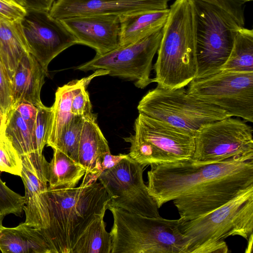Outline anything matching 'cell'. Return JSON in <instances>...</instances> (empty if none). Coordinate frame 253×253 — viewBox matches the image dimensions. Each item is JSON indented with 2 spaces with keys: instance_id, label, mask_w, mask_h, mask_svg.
Segmentation results:
<instances>
[{
  "instance_id": "cell-20",
  "label": "cell",
  "mask_w": 253,
  "mask_h": 253,
  "mask_svg": "<svg viewBox=\"0 0 253 253\" xmlns=\"http://www.w3.org/2000/svg\"><path fill=\"white\" fill-rule=\"evenodd\" d=\"M0 250L3 253H52L40 229L24 222L14 227H1Z\"/></svg>"
},
{
  "instance_id": "cell-1",
  "label": "cell",
  "mask_w": 253,
  "mask_h": 253,
  "mask_svg": "<svg viewBox=\"0 0 253 253\" xmlns=\"http://www.w3.org/2000/svg\"><path fill=\"white\" fill-rule=\"evenodd\" d=\"M150 166L149 195L159 208L173 201L184 220L212 211L253 185V160L244 157L203 165L191 160Z\"/></svg>"
},
{
  "instance_id": "cell-31",
  "label": "cell",
  "mask_w": 253,
  "mask_h": 253,
  "mask_svg": "<svg viewBox=\"0 0 253 253\" xmlns=\"http://www.w3.org/2000/svg\"><path fill=\"white\" fill-rule=\"evenodd\" d=\"M87 86L86 84L83 85L74 94L72 100V113L84 119H96L97 116L93 113L89 94L86 89Z\"/></svg>"
},
{
  "instance_id": "cell-8",
  "label": "cell",
  "mask_w": 253,
  "mask_h": 253,
  "mask_svg": "<svg viewBox=\"0 0 253 253\" xmlns=\"http://www.w3.org/2000/svg\"><path fill=\"white\" fill-rule=\"evenodd\" d=\"M192 0L198 78L220 70L231 53L238 29L243 27L219 7L202 0Z\"/></svg>"
},
{
  "instance_id": "cell-12",
  "label": "cell",
  "mask_w": 253,
  "mask_h": 253,
  "mask_svg": "<svg viewBox=\"0 0 253 253\" xmlns=\"http://www.w3.org/2000/svg\"><path fill=\"white\" fill-rule=\"evenodd\" d=\"M143 168L128 155L102 172L98 179L109 196V206L146 217H159V208L144 183Z\"/></svg>"
},
{
  "instance_id": "cell-36",
  "label": "cell",
  "mask_w": 253,
  "mask_h": 253,
  "mask_svg": "<svg viewBox=\"0 0 253 253\" xmlns=\"http://www.w3.org/2000/svg\"><path fill=\"white\" fill-rule=\"evenodd\" d=\"M27 9L48 11L55 0H23Z\"/></svg>"
},
{
  "instance_id": "cell-10",
  "label": "cell",
  "mask_w": 253,
  "mask_h": 253,
  "mask_svg": "<svg viewBox=\"0 0 253 253\" xmlns=\"http://www.w3.org/2000/svg\"><path fill=\"white\" fill-rule=\"evenodd\" d=\"M187 91L223 109L231 117L253 122V73L220 70L195 78L188 84Z\"/></svg>"
},
{
  "instance_id": "cell-34",
  "label": "cell",
  "mask_w": 253,
  "mask_h": 253,
  "mask_svg": "<svg viewBox=\"0 0 253 253\" xmlns=\"http://www.w3.org/2000/svg\"><path fill=\"white\" fill-rule=\"evenodd\" d=\"M27 8L13 0H0V17L11 21L23 19Z\"/></svg>"
},
{
  "instance_id": "cell-14",
  "label": "cell",
  "mask_w": 253,
  "mask_h": 253,
  "mask_svg": "<svg viewBox=\"0 0 253 253\" xmlns=\"http://www.w3.org/2000/svg\"><path fill=\"white\" fill-rule=\"evenodd\" d=\"M21 177L25 190L24 223L37 229L49 225L47 161L44 155L33 152L21 156Z\"/></svg>"
},
{
  "instance_id": "cell-28",
  "label": "cell",
  "mask_w": 253,
  "mask_h": 253,
  "mask_svg": "<svg viewBox=\"0 0 253 253\" xmlns=\"http://www.w3.org/2000/svg\"><path fill=\"white\" fill-rule=\"evenodd\" d=\"M37 118L32 130V141L34 152L42 154L47 144L51 123L52 108L43 104L38 107Z\"/></svg>"
},
{
  "instance_id": "cell-16",
  "label": "cell",
  "mask_w": 253,
  "mask_h": 253,
  "mask_svg": "<svg viewBox=\"0 0 253 253\" xmlns=\"http://www.w3.org/2000/svg\"><path fill=\"white\" fill-rule=\"evenodd\" d=\"M78 44L103 54L120 46V19L116 15L79 16L60 20Z\"/></svg>"
},
{
  "instance_id": "cell-2",
  "label": "cell",
  "mask_w": 253,
  "mask_h": 253,
  "mask_svg": "<svg viewBox=\"0 0 253 253\" xmlns=\"http://www.w3.org/2000/svg\"><path fill=\"white\" fill-rule=\"evenodd\" d=\"M169 10L153 79L163 87L174 89L188 85L197 76L196 19L192 0H175Z\"/></svg>"
},
{
  "instance_id": "cell-5",
  "label": "cell",
  "mask_w": 253,
  "mask_h": 253,
  "mask_svg": "<svg viewBox=\"0 0 253 253\" xmlns=\"http://www.w3.org/2000/svg\"><path fill=\"white\" fill-rule=\"evenodd\" d=\"M111 253H184L178 219L146 217L109 206Z\"/></svg>"
},
{
  "instance_id": "cell-25",
  "label": "cell",
  "mask_w": 253,
  "mask_h": 253,
  "mask_svg": "<svg viewBox=\"0 0 253 253\" xmlns=\"http://www.w3.org/2000/svg\"><path fill=\"white\" fill-rule=\"evenodd\" d=\"M220 70L253 73V31L240 27L236 34L231 53Z\"/></svg>"
},
{
  "instance_id": "cell-24",
  "label": "cell",
  "mask_w": 253,
  "mask_h": 253,
  "mask_svg": "<svg viewBox=\"0 0 253 253\" xmlns=\"http://www.w3.org/2000/svg\"><path fill=\"white\" fill-rule=\"evenodd\" d=\"M109 205L97 214L79 237L71 253H111L112 238L104 217Z\"/></svg>"
},
{
  "instance_id": "cell-15",
  "label": "cell",
  "mask_w": 253,
  "mask_h": 253,
  "mask_svg": "<svg viewBox=\"0 0 253 253\" xmlns=\"http://www.w3.org/2000/svg\"><path fill=\"white\" fill-rule=\"evenodd\" d=\"M170 0H57L49 13L53 18L64 19L84 15L122 16L168 8Z\"/></svg>"
},
{
  "instance_id": "cell-30",
  "label": "cell",
  "mask_w": 253,
  "mask_h": 253,
  "mask_svg": "<svg viewBox=\"0 0 253 253\" xmlns=\"http://www.w3.org/2000/svg\"><path fill=\"white\" fill-rule=\"evenodd\" d=\"M24 203V197L10 189L0 177V214L20 216Z\"/></svg>"
},
{
  "instance_id": "cell-23",
  "label": "cell",
  "mask_w": 253,
  "mask_h": 253,
  "mask_svg": "<svg viewBox=\"0 0 253 253\" xmlns=\"http://www.w3.org/2000/svg\"><path fill=\"white\" fill-rule=\"evenodd\" d=\"M47 166L48 188L69 189L76 187L85 173V169L62 151L54 149Z\"/></svg>"
},
{
  "instance_id": "cell-40",
  "label": "cell",
  "mask_w": 253,
  "mask_h": 253,
  "mask_svg": "<svg viewBox=\"0 0 253 253\" xmlns=\"http://www.w3.org/2000/svg\"><path fill=\"white\" fill-rule=\"evenodd\" d=\"M14 0L16 2L18 3L19 4H20L22 5V6L26 7L25 3L24 1H23V0Z\"/></svg>"
},
{
  "instance_id": "cell-26",
  "label": "cell",
  "mask_w": 253,
  "mask_h": 253,
  "mask_svg": "<svg viewBox=\"0 0 253 253\" xmlns=\"http://www.w3.org/2000/svg\"><path fill=\"white\" fill-rule=\"evenodd\" d=\"M5 134L21 156L34 152L32 132L14 108L7 114Z\"/></svg>"
},
{
  "instance_id": "cell-17",
  "label": "cell",
  "mask_w": 253,
  "mask_h": 253,
  "mask_svg": "<svg viewBox=\"0 0 253 253\" xmlns=\"http://www.w3.org/2000/svg\"><path fill=\"white\" fill-rule=\"evenodd\" d=\"M111 153L96 119H84L78 150V163L85 170L81 184L96 181L104 155Z\"/></svg>"
},
{
  "instance_id": "cell-4",
  "label": "cell",
  "mask_w": 253,
  "mask_h": 253,
  "mask_svg": "<svg viewBox=\"0 0 253 253\" xmlns=\"http://www.w3.org/2000/svg\"><path fill=\"white\" fill-rule=\"evenodd\" d=\"M184 253H227L225 239L248 240L253 231V185L223 205L199 217L178 219Z\"/></svg>"
},
{
  "instance_id": "cell-3",
  "label": "cell",
  "mask_w": 253,
  "mask_h": 253,
  "mask_svg": "<svg viewBox=\"0 0 253 253\" xmlns=\"http://www.w3.org/2000/svg\"><path fill=\"white\" fill-rule=\"evenodd\" d=\"M49 225L40 230L52 253H71L79 237L110 198L101 183L69 189L48 188Z\"/></svg>"
},
{
  "instance_id": "cell-19",
  "label": "cell",
  "mask_w": 253,
  "mask_h": 253,
  "mask_svg": "<svg viewBox=\"0 0 253 253\" xmlns=\"http://www.w3.org/2000/svg\"><path fill=\"white\" fill-rule=\"evenodd\" d=\"M102 73L96 70L94 73L81 80L72 81L59 87L56 92L54 102L51 107V123L46 145L53 149L73 116L71 104L73 97L81 86L88 85L93 78L100 76Z\"/></svg>"
},
{
  "instance_id": "cell-11",
  "label": "cell",
  "mask_w": 253,
  "mask_h": 253,
  "mask_svg": "<svg viewBox=\"0 0 253 253\" xmlns=\"http://www.w3.org/2000/svg\"><path fill=\"white\" fill-rule=\"evenodd\" d=\"M164 28V27H163ZM163 28L135 42L119 46L75 68L83 71L103 69L111 76L131 81L140 88L154 82L150 78L152 61L158 50Z\"/></svg>"
},
{
  "instance_id": "cell-21",
  "label": "cell",
  "mask_w": 253,
  "mask_h": 253,
  "mask_svg": "<svg viewBox=\"0 0 253 253\" xmlns=\"http://www.w3.org/2000/svg\"><path fill=\"white\" fill-rule=\"evenodd\" d=\"M169 13V10L168 8L119 16V46L135 42L163 29Z\"/></svg>"
},
{
  "instance_id": "cell-22",
  "label": "cell",
  "mask_w": 253,
  "mask_h": 253,
  "mask_svg": "<svg viewBox=\"0 0 253 253\" xmlns=\"http://www.w3.org/2000/svg\"><path fill=\"white\" fill-rule=\"evenodd\" d=\"M21 20L11 21L0 17V61L11 79L22 56L30 53Z\"/></svg>"
},
{
  "instance_id": "cell-32",
  "label": "cell",
  "mask_w": 253,
  "mask_h": 253,
  "mask_svg": "<svg viewBox=\"0 0 253 253\" xmlns=\"http://www.w3.org/2000/svg\"><path fill=\"white\" fill-rule=\"evenodd\" d=\"M13 102L12 79L0 61V108L6 116L12 108Z\"/></svg>"
},
{
  "instance_id": "cell-7",
  "label": "cell",
  "mask_w": 253,
  "mask_h": 253,
  "mask_svg": "<svg viewBox=\"0 0 253 253\" xmlns=\"http://www.w3.org/2000/svg\"><path fill=\"white\" fill-rule=\"evenodd\" d=\"M137 110L194 136L203 125L231 117L223 109L190 95L184 87L169 89L158 84L143 96Z\"/></svg>"
},
{
  "instance_id": "cell-33",
  "label": "cell",
  "mask_w": 253,
  "mask_h": 253,
  "mask_svg": "<svg viewBox=\"0 0 253 253\" xmlns=\"http://www.w3.org/2000/svg\"><path fill=\"white\" fill-rule=\"evenodd\" d=\"M211 3L219 7L230 15L241 26L244 27L245 23L244 0H199Z\"/></svg>"
},
{
  "instance_id": "cell-39",
  "label": "cell",
  "mask_w": 253,
  "mask_h": 253,
  "mask_svg": "<svg viewBox=\"0 0 253 253\" xmlns=\"http://www.w3.org/2000/svg\"><path fill=\"white\" fill-rule=\"evenodd\" d=\"M5 215L4 214H0V231L2 225V221Z\"/></svg>"
},
{
  "instance_id": "cell-37",
  "label": "cell",
  "mask_w": 253,
  "mask_h": 253,
  "mask_svg": "<svg viewBox=\"0 0 253 253\" xmlns=\"http://www.w3.org/2000/svg\"><path fill=\"white\" fill-rule=\"evenodd\" d=\"M6 116L2 112L0 108V134L5 132Z\"/></svg>"
},
{
  "instance_id": "cell-27",
  "label": "cell",
  "mask_w": 253,
  "mask_h": 253,
  "mask_svg": "<svg viewBox=\"0 0 253 253\" xmlns=\"http://www.w3.org/2000/svg\"><path fill=\"white\" fill-rule=\"evenodd\" d=\"M84 120V119L81 116L74 115L53 149L62 151L77 163L78 161L79 146Z\"/></svg>"
},
{
  "instance_id": "cell-38",
  "label": "cell",
  "mask_w": 253,
  "mask_h": 253,
  "mask_svg": "<svg viewBox=\"0 0 253 253\" xmlns=\"http://www.w3.org/2000/svg\"><path fill=\"white\" fill-rule=\"evenodd\" d=\"M248 240V247L247 248L246 253H251L253 245V235L251 236Z\"/></svg>"
},
{
  "instance_id": "cell-29",
  "label": "cell",
  "mask_w": 253,
  "mask_h": 253,
  "mask_svg": "<svg viewBox=\"0 0 253 253\" xmlns=\"http://www.w3.org/2000/svg\"><path fill=\"white\" fill-rule=\"evenodd\" d=\"M22 169L21 156L5 132L0 134V172H5L21 177Z\"/></svg>"
},
{
  "instance_id": "cell-6",
  "label": "cell",
  "mask_w": 253,
  "mask_h": 253,
  "mask_svg": "<svg viewBox=\"0 0 253 253\" xmlns=\"http://www.w3.org/2000/svg\"><path fill=\"white\" fill-rule=\"evenodd\" d=\"M134 130L124 139L130 143L129 157L143 167L192 160L193 134L143 113L136 119Z\"/></svg>"
},
{
  "instance_id": "cell-41",
  "label": "cell",
  "mask_w": 253,
  "mask_h": 253,
  "mask_svg": "<svg viewBox=\"0 0 253 253\" xmlns=\"http://www.w3.org/2000/svg\"><path fill=\"white\" fill-rule=\"evenodd\" d=\"M246 2L252 1L253 0H244Z\"/></svg>"
},
{
  "instance_id": "cell-13",
  "label": "cell",
  "mask_w": 253,
  "mask_h": 253,
  "mask_svg": "<svg viewBox=\"0 0 253 253\" xmlns=\"http://www.w3.org/2000/svg\"><path fill=\"white\" fill-rule=\"evenodd\" d=\"M21 24L30 53L47 72L55 57L78 44L61 21L51 17L48 11L27 9Z\"/></svg>"
},
{
  "instance_id": "cell-35",
  "label": "cell",
  "mask_w": 253,
  "mask_h": 253,
  "mask_svg": "<svg viewBox=\"0 0 253 253\" xmlns=\"http://www.w3.org/2000/svg\"><path fill=\"white\" fill-rule=\"evenodd\" d=\"M12 108H14L19 113L21 117L27 124L32 133V130L37 118V107L29 103L21 102Z\"/></svg>"
},
{
  "instance_id": "cell-18",
  "label": "cell",
  "mask_w": 253,
  "mask_h": 253,
  "mask_svg": "<svg viewBox=\"0 0 253 253\" xmlns=\"http://www.w3.org/2000/svg\"><path fill=\"white\" fill-rule=\"evenodd\" d=\"M47 76L48 72L34 56L30 53H25L12 78V107L21 102L29 103L37 107L42 105L41 91Z\"/></svg>"
},
{
  "instance_id": "cell-9",
  "label": "cell",
  "mask_w": 253,
  "mask_h": 253,
  "mask_svg": "<svg viewBox=\"0 0 253 253\" xmlns=\"http://www.w3.org/2000/svg\"><path fill=\"white\" fill-rule=\"evenodd\" d=\"M252 126L232 117L202 126L195 134V151L191 160L208 164L244 157L253 160Z\"/></svg>"
}]
</instances>
